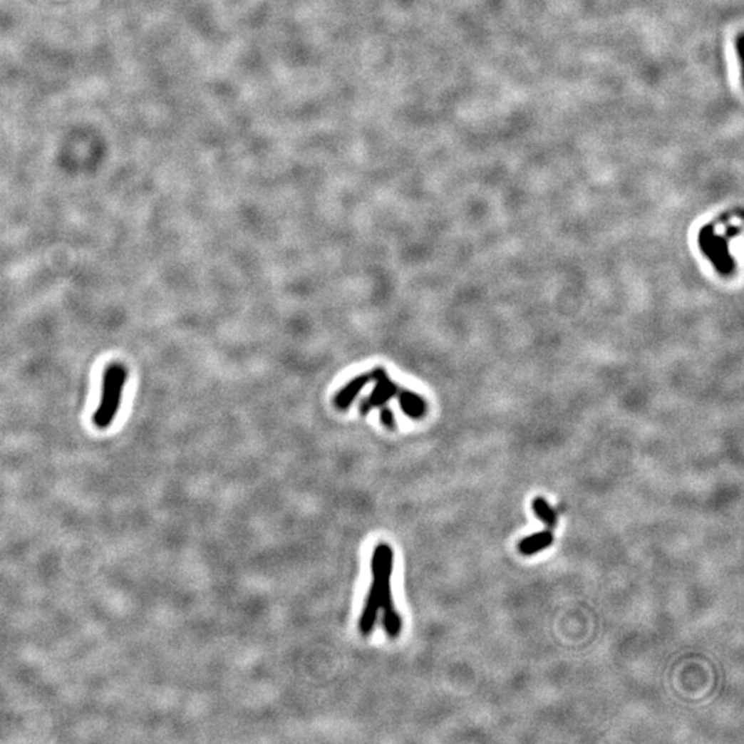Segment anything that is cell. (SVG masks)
I'll use <instances>...</instances> for the list:
<instances>
[{
	"label": "cell",
	"instance_id": "cell-1",
	"mask_svg": "<svg viewBox=\"0 0 744 744\" xmlns=\"http://www.w3.org/2000/svg\"><path fill=\"white\" fill-rule=\"evenodd\" d=\"M394 569V552L386 542L375 546L371 558L372 582L361 616L358 630L363 636H370L382 615V624L391 639H397L403 629V620L398 615L392 594V575Z\"/></svg>",
	"mask_w": 744,
	"mask_h": 744
},
{
	"label": "cell",
	"instance_id": "cell-2",
	"mask_svg": "<svg viewBox=\"0 0 744 744\" xmlns=\"http://www.w3.org/2000/svg\"><path fill=\"white\" fill-rule=\"evenodd\" d=\"M127 381V368L120 363H112L103 372V393L93 422L98 429H108L119 413L124 385Z\"/></svg>",
	"mask_w": 744,
	"mask_h": 744
},
{
	"label": "cell",
	"instance_id": "cell-3",
	"mask_svg": "<svg viewBox=\"0 0 744 744\" xmlns=\"http://www.w3.org/2000/svg\"><path fill=\"white\" fill-rule=\"evenodd\" d=\"M553 540H554L553 534L550 531L544 529L537 534H532L529 537H524L518 543V550L524 556H534L539 552L547 549L553 543Z\"/></svg>",
	"mask_w": 744,
	"mask_h": 744
},
{
	"label": "cell",
	"instance_id": "cell-4",
	"mask_svg": "<svg viewBox=\"0 0 744 744\" xmlns=\"http://www.w3.org/2000/svg\"><path fill=\"white\" fill-rule=\"evenodd\" d=\"M532 510L534 515L547 527L554 528L557 525V513L553 510V507L546 502V499L537 496L532 500Z\"/></svg>",
	"mask_w": 744,
	"mask_h": 744
}]
</instances>
